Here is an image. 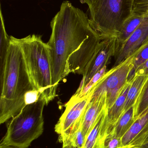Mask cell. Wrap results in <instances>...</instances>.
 Segmentation results:
<instances>
[{
	"label": "cell",
	"mask_w": 148,
	"mask_h": 148,
	"mask_svg": "<svg viewBox=\"0 0 148 148\" xmlns=\"http://www.w3.org/2000/svg\"><path fill=\"white\" fill-rule=\"evenodd\" d=\"M51 34L47 42L50 51L53 86L68 75L67 62L70 56L95 32L89 16L70 1L63 2L50 23Z\"/></svg>",
	"instance_id": "6da1fadb"
},
{
	"label": "cell",
	"mask_w": 148,
	"mask_h": 148,
	"mask_svg": "<svg viewBox=\"0 0 148 148\" xmlns=\"http://www.w3.org/2000/svg\"><path fill=\"white\" fill-rule=\"evenodd\" d=\"M10 45L4 74L0 81V123L18 114L26 106L25 96L35 89L27 70L21 49L15 37L10 36Z\"/></svg>",
	"instance_id": "7a4b0ae2"
},
{
	"label": "cell",
	"mask_w": 148,
	"mask_h": 148,
	"mask_svg": "<svg viewBox=\"0 0 148 148\" xmlns=\"http://www.w3.org/2000/svg\"><path fill=\"white\" fill-rule=\"evenodd\" d=\"M22 52L27 70L40 98L45 100L46 105L54 99L56 90L52 83L50 51L47 43L41 35H29L23 38H16Z\"/></svg>",
	"instance_id": "3957f363"
},
{
	"label": "cell",
	"mask_w": 148,
	"mask_h": 148,
	"mask_svg": "<svg viewBox=\"0 0 148 148\" xmlns=\"http://www.w3.org/2000/svg\"><path fill=\"white\" fill-rule=\"evenodd\" d=\"M45 100L40 98L36 102L27 105L10 119L7 132L1 143L20 148H28L43 131V110Z\"/></svg>",
	"instance_id": "277c9868"
},
{
	"label": "cell",
	"mask_w": 148,
	"mask_h": 148,
	"mask_svg": "<svg viewBox=\"0 0 148 148\" xmlns=\"http://www.w3.org/2000/svg\"><path fill=\"white\" fill-rule=\"evenodd\" d=\"M126 0H80L88 8L89 22L99 35L119 34Z\"/></svg>",
	"instance_id": "5b68a950"
},
{
	"label": "cell",
	"mask_w": 148,
	"mask_h": 148,
	"mask_svg": "<svg viewBox=\"0 0 148 148\" xmlns=\"http://www.w3.org/2000/svg\"><path fill=\"white\" fill-rule=\"evenodd\" d=\"M131 66L126 63L106 78L102 77L91 90L90 101H96L105 95L106 108H111L127 82Z\"/></svg>",
	"instance_id": "8992f818"
},
{
	"label": "cell",
	"mask_w": 148,
	"mask_h": 148,
	"mask_svg": "<svg viewBox=\"0 0 148 148\" xmlns=\"http://www.w3.org/2000/svg\"><path fill=\"white\" fill-rule=\"evenodd\" d=\"M91 95L90 90L81 97L74 95L65 104V110L55 126V131L59 136L80 121L90 101Z\"/></svg>",
	"instance_id": "52a82bcc"
},
{
	"label": "cell",
	"mask_w": 148,
	"mask_h": 148,
	"mask_svg": "<svg viewBox=\"0 0 148 148\" xmlns=\"http://www.w3.org/2000/svg\"><path fill=\"white\" fill-rule=\"evenodd\" d=\"M99 34L95 31L86 39L69 57L67 62L68 74L82 75L98 47Z\"/></svg>",
	"instance_id": "ba28073f"
},
{
	"label": "cell",
	"mask_w": 148,
	"mask_h": 148,
	"mask_svg": "<svg viewBox=\"0 0 148 148\" xmlns=\"http://www.w3.org/2000/svg\"><path fill=\"white\" fill-rule=\"evenodd\" d=\"M148 137V113L135 120L121 138L123 148H139Z\"/></svg>",
	"instance_id": "9c48e42d"
},
{
	"label": "cell",
	"mask_w": 148,
	"mask_h": 148,
	"mask_svg": "<svg viewBox=\"0 0 148 148\" xmlns=\"http://www.w3.org/2000/svg\"><path fill=\"white\" fill-rule=\"evenodd\" d=\"M147 40H148V17H144L137 29L126 41L116 64L122 62Z\"/></svg>",
	"instance_id": "30bf717a"
},
{
	"label": "cell",
	"mask_w": 148,
	"mask_h": 148,
	"mask_svg": "<svg viewBox=\"0 0 148 148\" xmlns=\"http://www.w3.org/2000/svg\"><path fill=\"white\" fill-rule=\"evenodd\" d=\"M106 107L105 96L96 101H89L83 115L82 121V128L86 137Z\"/></svg>",
	"instance_id": "8fae6325"
},
{
	"label": "cell",
	"mask_w": 148,
	"mask_h": 148,
	"mask_svg": "<svg viewBox=\"0 0 148 148\" xmlns=\"http://www.w3.org/2000/svg\"><path fill=\"white\" fill-rule=\"evenodd\" d=\"M107 113L106 107L88 133L85 143L82 148H104V140L102 134V128Z\"/></svg>",
	"instance_id": "7c38bea8"
},
{
	"label": "cell",
	"mask_w": 148,
	"mask_h": 148,
	"mask_svg": "<svg viewBox=\"0 0 148 148\" xmlns=\"http://www.w3.org/2000/svg\"><path fill=\"white\" fill-rule=\"evenodd\" d=\"M0 81H1L4 74L6 66L7 56L10 45V39L5 28L4 18L2 11L1 6L0 7Z\"/></svg>",
	"instance_id": "4fadbf2b"
},
{
	"label": "cell",
	"mask_w": 148,
	"mask_h": 148,
	"mask_svg": "<svg viewBox=\"0 0 148 148\" xmlns=\"http://www.w3.org/2000/svg\"><path fill=\"white\" fill-rule=\"evenodd\" d=\"M135 106L134 105L124 112L109 134L119 138H122L135 121Z\"/></svg>",
	"instance_id": "5bb4252c"
},
{
	"label": "cell",
	"mask_w": 148,
	"mask_h": 148,
	"mask_svg": "<svg viewBox=\"0 0 148 148\" xmlns=\"http://www.w3.org/2000/svg\"><path fill=\"white\" fill-rule=\"evenodd\" d=\"M145 15V14H128L125 16L119 34L122 40L127 41L128 39L140 26Z\"/></svg>",
	"instance_id": "9a60e30c"
},
{
	"label": "cell",
	"mask_w": 148,
	"mask_h": 148,
	"mask_svg": "<svg viewBox=\"0 0 148 148\" xmlns=\"http://www.w3.org/2000/svg\"><path fill=\"white\" fill-rule=\"evenodd\" d=\"M147 75L136 76L131 83L124 107V112L132 106L134 105L136 100L139 95L141 89L144 84Z\"/></svg>",
	"instance_id": "2e32d148"
},
{
	"label": "cell",
	"mask_w": 148,
	"mask_h": 148,
	"mask_svg": "<svg viewBox=\"0 0 148 148\" xmlns=\"http://www.w3.org/2000/svg\"><path fill=\"white\" fill-rule=\"evenodd\" d=\"M148 60V43L140 52L135 58L131 68L129 70L127 81L131 82L135 77L136 72L137 69Z\"/></svg>",
	"instance_id": "e0dca14e"
},
{
	"label": "cell",
	"mask_w": 148,
	"mask_h": 148,
	"mask_svg": "<svg viewBox=\"0 0 148 148\" xmlns=\"http://www.w3.org/2000/svg\"><path fill=\"white\" fill-rule=\"evenodd\" d=\"M126 8L128 14H143L148 7V0H126Z\"/></svg>",
	"instance_id": "ac0fdd59"
},
{
	"label": "cell",
	"mask_w": 148,
	"mask_h": 148,
	"mask_svg": "<svg viewBox=\"0 0 148 148\" xmlns=\"http://www.w3.org/2000/svg\"><path fill=\"white\" fill-rule=\"evenodd\" d=\"M106 67L104 66L100 71H99L85 85L83 88L78 94H75L74 95L79 97L86 95L96 84L97 82L102 78L105 74Z\"/></svg>",
	"instance_id": "d6986e66"
},
{
	"label": "cell",
	"mask_w": 148,
	"mask_h": 148,
	"mask_svg": "<svg viewBox=\"0 0 148 148\" xmlns=\"http://www.w3.org/2000/svg\"><path fill=\"white\" fill-rule=\"evenodd\" d=\"M148 108V84L146 87L138 105L135 106V119L141 116Z\"/></svg>",
	"instance_id": "ffe728a7"
},
{
	"label": "cell",
	"mask_w": 148,
	"mask_h": 148,
	"mask_svg": "<svg viewBox=\"0 0 148 148\" xmlns=\"http://www.w3.org/2000/svg\"><path fill=\"white\" fill-rule=\"evenodd\" d=\"M104 148H123L121 138L108 134L104 140Z\"/></svg>",
	"instance_id": "44dd1931"
},
{
	"label": "cell",
	"mask_w": 148,
	"mask_h": 148,
	"mask_svg": "<svg viewBox=\"0 0 148 148\" xmlns=\"http://www.w3.org/2000/svg\"><path fill=\"white\" fill-rule=\"evenodd\" d=\"M40 98V94L36 89L29 91L25 95V102L26 105L36 102Z\"/></svg>",
	"instance_id": "7402d4cb"
},
{
	"label": "cell",
	"mask_w": 148,
	"mask_h": 148,
	"mask_svg": "<svg viewBox=\"0 0 148 148\" xmlns=\"http://www.w3.org/2000/svg\"><path fill=\"white\" fill-rule=\"evenodd\" d=\"M86 136L82 128V125L77 132L75 140V146L76 148H82L85 143Z\"/></svg>",
	"instance_id": "603a6c76"
},
{
	"label": "cell",
	"mask_w": 148,
	"mask_h": 148,
	"mask_svg": "<svg viewBox=\"0 0 148 148\" xmlns=\"http://www.w3.org/2000/svg\"><path fill=\"white\" fill-rule=\"evenodd\" d=\"M148 74V60L141 65L136 70V76L147 75Z\"/></svg>",
	"instance_id": "cb8c5ba5"
},
{
	"label": "cell",
	"mask_w": 148,
	"mask_h": 148,
	"mask_svg": "<svg viewBox=\"0 0 148 148\" xmlns=\"http://www.w3.org/2000/svg\"><path fill=\"white\" fill-rule=\"evenodd\" d=\"M0 148H20L16 147H13V146H9V145H5V144L0 143Z\"/></svg>",
	"instance_id": "d4e9b609"
},
{
	"label": "cell",
	"mask_w": 148,
	"mask_h": 148,
	"mask_svg": "<svg viewBox=\"0 0 148 148\" xmlns=\"http://www.w3.org/2000/svg\"><path fill=\"white\" fill-rule=\"evenodd\" d=\"M139 148H148V137L142 145Z\"/></svg>",
	"instance_id": "484cf974"
},
{
	"label": "cell",
	"mask_w": 148,
	"mask_h": 148,
	"mask_svg": "<svg viewBox=\"0 0 148 148\" xmlns=\"http://www.w3.org/2000/svg\"><path fill=\"white\" fill-rule=\"evenodd\" d=\"M147 113H148V108L146 110H145V111H144V113H143V114H142V115L141 116H142L143 115L145 114H147Z\"/></svg>",
	"instance_id": "4316f807"
},
{
	"label": "cell",
	"mask_w": 148,
	"mask_h": 148,
	"mask_svg": "<svg viewBox=\"0 0 148 148\" xmlns=\"http://www.w3.org/2000/svg\"><path fill=\"white\" fill-rule=\"evenodd\" d=\"M146 13H148V7L147 9V11H146Z\"/></svg>",
	"instance_id": "83f0119b"
},
{
	"label": "cell",
	"mask_w": 148,
	"mask_h": 148,
	"mask_svg": "<svg viewBox=\"0 0 148 148\" xmlns=\"http://www.w3.org/2000/svg\"></svg>",
	"instance_id": "f1b7e54d"
}]
</instances>
